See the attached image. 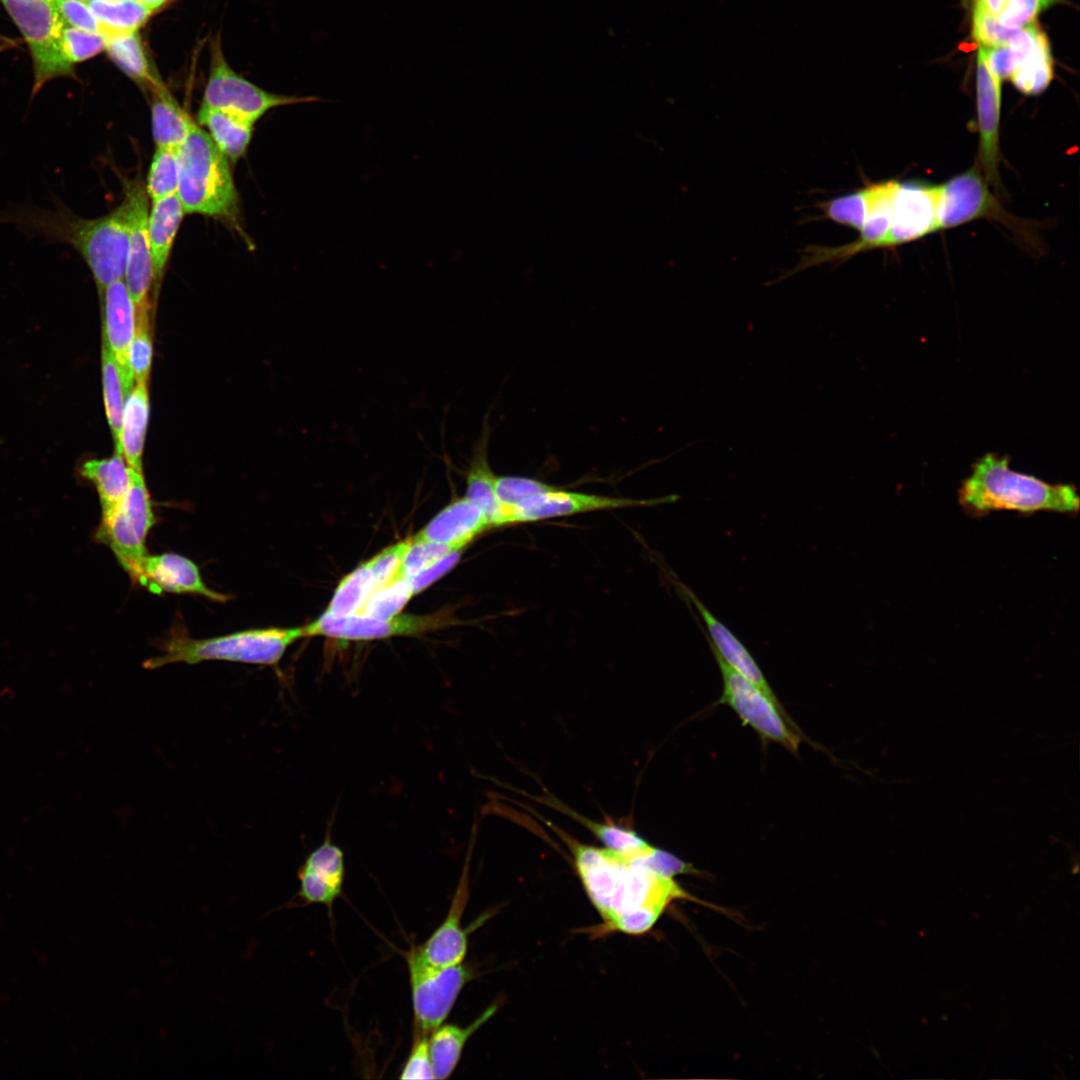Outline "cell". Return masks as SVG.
Returning a JSON list of instances; mask_svg holds the SVG:
<instances>
[{
    "label": "cell",
    "instance_id": "1",
    "mask_svg": "<svg viewBox=\"0 0 1080 1080\" xmlns=\"http://www.w3.org/2000/svg\"><path fill=\"white\" fill-rule=\"evenodd\" d=\"M550 826L569 847L577 874L607 930L643 934L673 900L686 896L673 876L647 863L653 850L632 857L581 843Z\"/></svg>",
    "mask_w": 1080,
    "mask_h": 1080
},
{
    "label": "cell",
    "instance_id": "2",
    "mask_svg": "<svg viewBox=\"0 0 1080 1080\" xmlns=\"http://www.w3.org/2000/svg\"><path fill=\"white\" fill-rule=\"evenodd\" d=\"M0 221L14 225L31 238L67 244L89 267L99 291L123 280L130 244L132 203L125 191L122 203L109 214L83 218L62 202L53 209L20 205L0 212Z\"/></svg>",
    "mask_w": 1080,
    "mask_h": 1080
},
{
    "label": "cell",
    "instance_id": "3",
    "mask_svg": "<svg viewBox=\"0 0 1080 1080\" xmlns=\"http://www.w3.org/2000/svg\"><path fill=\"white\" fill-rule=\"evenodd\" d=\"M959 502L970 513L994 511L1077 513L1079 496L1071 484H1050L1010 468L1009 458L989 453L961 484Z\"/></svg>",
    "mask_w": 1080,
    "mask_h": 1080
},
{
    "label": "cell",
    "instance_id": "4",
    "mask_svg": "<svg viewBox=\"0 0 1080 1080\" xmlns=\"http://www.w3.org/2000/svg\"><path fill=\"white\" fill-rule=\"evenodd\" d=\"M177 195L186 214L237 218L238 195L229 161L197 124L179 148Z\"/></svg>",
    "mask_w": 1080,
    "mask_h": 1080
},
{
    "label": "cell",
    "instance_id": "5",
    "mask_svg": "<svg viewBox=\"0 0 1080 1080\" xmlns=\"http://www.w3.org/2000/svg\"><path fill=\"white\" fill-rule=\"evenodd\" d=\"M302 637L303 627L250 629L206 639L174 633L164 643L162 654L148 659L143 666L156 669L172 663L192 665L209 660L275 666L286 649Z\"/></svg>",
    "mask_w": 1080,
    "mask_h": 1080
},
{
    "label": "cell",
    "instance_id": "6",
    "mask_svg": "<svg viewBox=\"0 0 1080 1080\" xmlns=\"http://www.w3.org/2000/svg\"><path fill=\"white\" fill-rule=\"evenodd\" d=\"M22 32L32 55L34 84L32 95L48 81L73 75L62 50V30L66 25L52 0H1Z\"/></svg>",
    "mask_w": 1080,
    "mask_h": 1080
},
{
    "label": "cell",
    "instance_id": "7",
    "mask_svg": "<svg viewBox=\"0 0 1080 1080\" xmlns=\"http://www.w3.org/2000/svg\"><path fill=\"white\" fill-rule=\"evenodd\" d=\"M723 679L718 704L729 706L743 725L750 726L763 742H775L797 754L802 736L780 702L729 667L714 651Z\"/></svg>",
    "mask_w": 1080,
    "mask_h": 1080
},
{
    "label": "cell",
    "instance_id": "8",
    "mask_svg": "<svg viewBox=\"0 0 1080 1080\" xmlns=\"http://www.w3.org/2000/svg\"><path fill=\"white\" fill-rule=\"evenodd\" d=\"M416 1031L430 1035L444 1023L473 971L463 962L451 966L428 963L412 946L406 953Z\"/></svg>",
    "mask_w": 1080,
    "mask_h": 1080
},
{
    "label": "cell",
    "instance_id": "9",
    "mask_svg": "<svg viewBox=\"0 0 1080 1080\" xmlns=\"http://www.w3.org/2000/svg\"><path fill=\"white\" fill-rule=\"evenodd\" d=\"M154 522L152 502L143 474L132 470L128 493L109 516L101 519L96 538L111 548L134 582L148 555L146 539Z\"/></svg>",
    "mask_w": 1080,
    "mask_h": 1080
},
{
    "label": "cell",
    "instance_id": "10",
    "mask_svg": "<svg viewBox=\"0 0 1080 1080\" xmlns=\"http://www.w3.org/2000/svg\"><path fill=\"white\" fill-rule=\"evenodd\" d=\"M322 100L318 96L275 94L258 87L236 73L226 61L220 42H213L201 106L222 110L255 124L271 109Z\"/></svg>",
    "mask_w": 1080,
    "mask_h": 1080
},
{
    "label": "cell",
    "instance_id": "11",
    "mask_svg": "<svg viewBox=\"0 0 1080 1080\" xmlns=\"http://www.w3.org/2000/svg\"><path fill=\"white\" fill-rule=\"evenodd\" d=\"M938 189L939 231L976 219H989L1027 236L1025 221L1010 215L1002 208L977 163L976 166L938 185Z\"/></svg>",
    "mask_w": 1080,
    "mask_h": 1080
},
{
    "label": "cell",
    "instance_id": "12",
    "mask_svg": "<svg viewBox=\"0 0 1080 1080\" xmlns=\"http://www.w3.org/2000/svg\"><path fill=\"white\" fill-rule=\"evenodd\" d=\"M675 499V495L651 499L613 497L570 491L553 486L511 507V523L512 525L529 523L596 511L652 507Z\"/></svg>",
    "mask_w": 1080,
    "mask_h": 1080
},
{
    "label": "cell",
    "instance_id": "13",
    "mask_svg": "<svg viewBox=\"0 0 1080 1080\" xmlns=\"http://www.w3.org/2000/svg\"><path fill=\"white\" fill-rule=\"evenodd\" d=\"M447 623L446 615H397L381 619L356 613L333 616L323 613L315 621L303 626L305 637L326 636L339 640H375L393 636H412L441 627Z\"/></svg>",
    "mask_w": 1080,
    "mask_h": 1080
},
{
    "label": "cell",
    "instance_id": "14",
    "mask_svg": "<svg viewBox=\"0 0 1080 1080\" xmlns=\"http://www.w3.org/2000/svg\"><path fill=\"white\" fill-rule=\"evenodd\" d=\"M938 185L920 181H899L893 203V218L884 248L916 241L939 231Z\"/></svg>",
    "mask_w": 1080,
    "mask_h": 1080
},
{
    "label": "cell",
    "instance_id": "15",
    "mask_svg": "<svg viewBox=\"0 0 1080 1080\" xmlns=\"http://www.w3.org/2000/svg\"><path fill=\"white\" fill-rule=\"evenodd\" d=\"M297 877L300 885L294 906L322 904L332 911L343 894L345 862L342 849L331 840L330 829L322 844L307 855Z\"/></svg>",
    "mask_w": 1080,
    "mask_h": 1080
},
{
    "label": "cell",
    "instance_id": "16",
    "mask_svg": "<svg viewBox=\"0 0 1080 1080\" xmlns=\"http://www.w3.org/2000/svg\"><path fill=\"white\" fill-rule=\"evenodd\" d=\"M976 104L979 134L977 164L990 186H1000L1001 81L977 54Z\"/></svg>",
    "mask_w": 1080,
    "mask_h": 1080
},
{
    "label": "cell",
    "instance_id": "17",
    "mask_svg": "<svg viewBox=\"0 0 1080 1080\" xmlns=\"http://www.w3.org/2000/svg\"><path fill=\"white\" fill-rule=\"evenodd\" d=\"M126 192L132 203V222L124 283L136 311L150 310L155 274L147 237L148 196L138 182L128 184Z\"/></svg>",
    "mask_w": 1080,
    "mask_h": 1080
},
{
    "label": "cell",
    "instance_id": "18",
    "mask_svg": "<svg viewBox=\"0 0 1080 1080\" xmlns=\"http://www.w3.org/2000/svg\"><path fill=\"white\" fill-rule=\"evenodd\" d=\"M100 293L104 304L103 343L116 360L127 398L135 382L128 355L135 333L136 309L123 280L108 284Z\"/></svg>",
    "mask_w": 1080,
    "mask_h": 1080
},
{
    "label": "cell",
    "instance_id": "19",
    "mask_svg": "<svg viewBox=\"0 0 1080 1080\" xmlns=\"http://www.w3.org/2000/svg\"><path fill=\"white\" fill-rule=\"evenodd\" d=\"M136 583L152 592L195 594L214 601L226 600L225 595L207 587L192 560L176 553L148 554L141 564Z\"/></svg>",
    "mask_w": 1080,
    "mask_h": 1080
},
{
    "label": "cell",
    "instance_id": "20",
    "mask_svg": "<svg viewBox=\"0 0 1080 1080\" xmlns=\"http://www.w3.org/2000/svg\"><path fill=\"white\" fill-rule=\"evenodd\" d=\"M468 883L467 859L446 917L424 943L416 946L421 957L432 965H456L466 956L468 934L461 920L469 898Z\"/></svg>",
    "mask_w": 1080,
    "mask_h": 1080
},
{
    "label": "cell",
    "instance_id": "21",
    "mask_svg": "<svg viewBox=\"0 0 1080 1080\" xmlns=\"http://www.w3.org/2000/svg\"><path fill=\"white\" fill-rule=\"evenodd\" d=\"M488 418L481 430V435L473 446L469 465L465 470V497L475 503L484 513L491 528L511 525L510 509L503 506L495 492L496 475L491 469L488 457L490 438Z\"/></svg>",
    "mask_w": 1080,
    "mask_h": 1080
},
{
    "label": "cell",
    "instance_id": "22",
    "mask_svg": "<svg viewBox=\"0 0 1080 1080\" xmlns=\"http://www.w3.org/2000/svg\"><path fill=\"white\" fill-rule=\"evenodd\" d=\"M679 586L704 620L709 634L708 642L711 650L716 652L729 667L759 687L770 698L779 702L757 662L746 647L729 628L707 609L693 591L683 584H679Z\"/></svg>",
    "mask_w": 1080,
    "mask_h": 1080
},
{
    "label": "cell",
    "instance_id": "23",
    "mask_svg": "<svg viewBox=\"0 0 1080 1080\" xmlns=\"http://www.w3.org/2000/svg\"><path fill=\"white\" fill-rule=\"evenodd\" d=\"M489 528L482 510L463 496L443 508L414 538L466 547Z\"/></svg>",
    "mask_w": 1080,
    "mask_h": 1080
},
{
    "label": "cell",
    "instance_id": "24",
    "mask_svg": "<svg viewBox=\"0 0 1080 1080\" xmlns=\"http://www.w3.org/2000/svg\"><path fill=\"white\" fill-rule=\"evenodd\" d=\"M185 211L178 195L152 201L147 218V237L155 283L161 280Z\"/></svg>",
    "mask_w": 1080,
    "mask_h": 1080
},
{
    "label": "cell",
    "instance_id": "25",
    "mask_svg": "<svg viewBox=\"0 0 1080 1080\" xmlns=\"http://www.w3.org/2000/svg\"><path fill=\"white\" fill-rule=\"evenodd\" d=\"M497 1004L489 1006L472 1023L462 1027L442 1024L429 1036V1050L434 1079H447L454 1072L464 1047L470 1037L497 1011Z\"/></svg>",
    "mask_w": 1080,
    "mask_h": 1080
},
{
    "label": "cell",
    "instance_id": "26",
    "mask_svg": "<svg viewBox=\"0 0 1080 1080\" xmlns=\"http://www.w3.org/2000/svg\"><path fill=\"white\" fill-rule=\"evenodd\" d=\"M105 50L118 68L146 92L164 85L138 32L104 36Z\"/></svg>",
    "mask_w": 1080,
    "mask_h": 1080
},
{
    "label": "cell",
    "instance_id": "27",
    "mask_svg": "<svg viewBox=\"0 0 1080 1080\" xmlns=\"http://www.w3.org/2000/svg\"><path fill=\"white\" fill-rule=\"evenodd\" d=\"M81 474L96 487L102 518L109 516L118 507L132 482V469L123 454L117 452L109 458L85 462L81 467Z\"/></svg>",
    "mask_w": 1080,
    "mask_h": 1080
},
{
    "label": "cell",
    "instance_id": "28",
    "mask_svg": "<svg viewBox=\"0 0 1080 1080\" xmlns=\"http://www.w3.org/2000/svg\"><path fill=\"white\" fill-rule=\"evenodd\" d=\"M156 147L180 148L196 123L164 85L149 92Z\"/></svg>",
    "mask_w": 1080,
    "mask_h": 1080
},
{
    "label": "cell",
    "instance_id": "29",
    "mask_svg": "<svg viewBox=\"0 0 1080 1080\" xmlns=\"http://www.w3.org/2000/svg\"><path fill=\"white\" fill-rule=\"evenodd\" d=\"M198 122L216 147L230 161L236 162L245 155L252 138L254 123L237 115L201 106Z\"/></svg>",
    "mask_w": 1080,
    "mask_h": 1080
},
{
    "label": "cell",
    "instance_id": "30",
    "mask_svg": "<svg viewBox=\"0 0 1080 1080\" xmlns=\"http://www.w3.org/2000/svg\"><path fill=\"white\" fill-rule=\"evenodd\" d=\"M149 418L147 384L136 383L124 404L121 450L129 467L142 474V454Z\"/></svg>",
    "mask_w": 1080,
    "mask_h": 1080
},
{
    "label": "cell",
    "instance_id": "31",
    "mask_svg": "<svg viewBox=\"0 0 1080 1080\" xmlns=\"http://www.w3.org/2000/svg\"><path fill=\"white\" fill-rule=\"evenodd\" d=\"M88 4L101 25L103 36L138 32L155 13L139 0H106Z\"/></svg>",
    "mask_w": 1080,
    "mask_h": 1080
},
{
    "label": "cell",
    "instance_id": "32",
    "mask_svg": "<svg viewBox=\"0 0 1080 1080\" xmlns=\"http://www.w3.org/2000/svg\"><path fill=\"white\" fill-rule=\"evenodd\" d=\"M376 589L374 575L365 562L340 581L325 613L333 616L360 613Z\"/></svg>",
    "mask_w": 1080,
    "mask_h": 1080
},
{
    "label": "cell",
    "instance_id": "33",
    "mask_svg": "<svg viewBox=\"0 0 1080 1080\" xmlns=\"http://www.w3.org/2000/svg\"><path fill=\"white\" fill-rule=\"evenodd\" d=\"M1043 33L1037 24L1011 29L1003 26L997 17L975 4L973 9L972 35L979 46H1023L1033 44Z\"/></svg>",
    "mask_w": 1080,
    "mask_h": 1080
},
{
    "label": "cell",
    "instance_id": "34",
    "mask_svg": "<svg viewBox=\"0 0 1080 1080\" xmlns=\"http://www.w3.org/2000/svg\"><path fill=\"white\" fill-rule=\"evenodd\" d=\"M563 808L565 813L587 827L602 842L604 847L610 850L632 857H639L654 848L633 829L609 820L605 822L590 820L570 808Z\"/></svg>",
    "mask_w": 1080,
    "mask_h": 1080
},
{
    "label": "cell",
    "instance_id": "35",
    "mask_svg": "<svg viewBox=\"0 0 1080 1080\" xmlns=\"http://www.w3.org/2000/svg\"><path fill=\"white\" fill-rule=\"evenodd\" d=\"M102 380L105 412L115 442V452L121 453V430L126 395L116 360L103 343Z\"/></svg>",
    "mask_w": 1080,
    "mask_h": 1080
},
{
    "label": "cell",
    "instance_id": "36",
    "mask_svg": "<svg viewBox=\"0 0 1080 1080\" xmlns=\"http://www.w3.org/2000/svg\"><path fill=\"white\" fill-rule=\"evenodd\" d=\"M872 200V183L817 204L821 218L860 231Z\"/></svg>",
    "mask_w": 1080,
    "mask_h": 1080
},
{
    "label": "cell",
    "instance_id": "37",
    "mask_svg": "<svg viewBox=\"0 0 1080 1080\" xmlns=\"http://www.w3.org/2000/svg\"><path fill=\"white\" fill-rule=\"evenodd\" d=\"M178 183L179 148L157 147L147 174V196L155 201L176 195Z\"/></svg>",
    "mask_w": 1080,
    "mask_h": 1080
},
{
    "label": "cell",
    "instance_id": "38",
    "mask_svg": "<svg viewBox=\"0 0 1080 1080\" xmlns=\"http://www.w3.org/2000/svg\"><path fill=\"white\" fill-rule=\"evenodd\" d=\"M1054 76L1049 43L1037 47L1025 62L1009 78L1025 95H1038L1050 84Z\"/></svg>",
    "mask_w": 1080,
    "mask_h": 1080
},
{
    "label": "cell",
    "instance_id": "39",
    "mask_svg": "<svg viewBox=\"0 0 1080 1080\" xmlns=\"http://www.w3.org/2000/svg\"><path fill=\"white\" fill-rule=\"evenodd\" d=\"M413 595L410 580L397 576L375 590L360 613L381 619L393 618L401 612Z\"/></svg>",
    "mask_w": 1080,
    "mask_h": 1080
},
{
    "label": "cell",
    "instance_id": "40",
    "mask_svg": "<svg viewBox=\"0 0 1080 1080\" xmlns=\"http://www.w3.org/2000/svg\"><path fill=\"white\" fill-rule=\"evenodd\" d=\"M1048 42L1045 33L1039 39L1025 46H979L978 53L982 56L989 71L1000 81L1009 79L1011 75L1025 62L1030 54L1043 43Z\"/></svg>",
    "mask_w": 1080,
    "mask_h": 1080
},
{
    "label": "cell",
    "instance_id": "41",
    "mask_svg": "<svg viewBox=\"0 0 1080 1080\" xmlns=\"http://www.w3.org/2000/svg\"><path fill=\"white\" fill-rule=\"evenodd\" d=\"M149 312L136 311L135 333L128 355L135 382L143 384H148L153 355Z\"/></svg>",
    "mask_w": 1080,
    "mask_h": 1080
},
{
    "label": "cell",
    "instance_id": "42",
    "mask_svg": "<svg viewBox=\"0 0 1080 1080\" xmlns=\"http://www.w3.org/2000/svg\"><path fill=\"white\" fill-rule=\"evenodd\" d=\"M465 547L411 538L397 576L412 578L437 560Z\"/></svg>",
    "mask_w": 1080,
    "mask_h": 1080
},
{
    "label": "cell",
    "instance_id": "43",
    "mask_svg": "<svg viewBox=\"0 0 1080 1080\" xmlns=\"http://www.w3.org/2000/svg\"><path fill=\"white\" fill-rule=\"evenodd\" d=\"M61 44L63 53L71 65L94 57L105 50V38L102 34L68 25H65L62 30Z\"/></svg>",
    "mask_w": 1080,
    "mask_h": 1080
},
{
    "label": "cell",
    "instance_id": "44",
    "mask_svg": "<svg viewBox=\"0 0 1080 1080\" xmlns=\"http://www.w3.org/2000/svg\"><path fill=\"white\" fill-rule=\"evenodd\" d=\"M554 485L523 476H497L495 492L499 502L511 508L523 500L551 489Z\"/></svg>",
    "mask_w": 1080,
    "mask_h": 1080
},
{
    "label": "cell",
    "instance_id": "45",
    "mask_svg": "<svg viewBox=\"0 0 1080 1080\" xmlns=\"http://www.w3.org/2000/svg\"><path fill=\"white\" fill-rule=\"evenodd\" d=\"M410 540L411 538L391 545L366 562L374 575L377 589L397 577Z\"/></svg>",
    "mask_w": 1080,
    "mask_h": 1080
},
{
    "label": "cell",
    "instance_id": "46",
    "mask_svg": "<svg viewBox=\"0 0 1080 1080\" xmlns=\"http://www.w3.org/2000/svg\"><path fill=\"white\" fill-rule=\"evenodd\" d=\"M429 1036L414 1030L413 1044L401 1070V1079H434Z\"/></svg>",
    "mask_w": 1080,
    "mask_h": 1080
},
{
    "label": "cell",
    "instance_id": "47",
    "mask_svg": "<svg viewBox=\"0 0 1080 1080\" xmlns=\"http://www.w3.org/2000/svg\"><path fill=\"white\" fill-rule=\"evenodd\" d=\"M1041 10L1040 0H1008L997 20L1007 28H1027L1037 24L1036 19Z\"/></svg>",
    "mask_w": 1080,
    "mask_h": 1080
},
{
    "label": "cell",
    "instance_id": "48",
    "mask_svg": "<svg viewBox=\"0 0 1080 1080\" xmlns=\"http://www.w3.org/2000/svg\"><path fill=\"white\" fill-rule=\"evenodd\" d=\"M52 2L66 25L101 34V25L85 1L52 0Z\"/></svg>",
    "mask_w": 1080,
    "mask_h": 1080
},
{
    "label": "cell",
    "instance_id": "49",
    "mask_svg": "<svg viewBox=\"0 0 1080 1080\" xmlns=\"http://www.w3.org/2000/svg\"><path fill=\"white\" fill-rule=\"evenodd\" d=\"M463 550H455L437 560L414 577L410 583L415 594L422 592L432 583L447 574L459 561Z\"/></svg>",
    "mask_w": 1080,
    "mask_h": 1080
},
{
    "label": "cell",
    "instance_id": "50",
    "mask_svg": "<svg viewBox=\"0 0 1080 1080\" xmlns=\"http://www.w3.org/2000/svg\"><path fill=\"white\" fill-rule=\"evenodd\" d=\"M1008 0H976L975 4L986 12L998 16Z\"/></svg>",
    "mask_w": 1080,
    "mask_h": 1080
},
{
    "label": "cell",
    "instance_id": "51",
    "mask_svg": "<svg viewBox=\"0 0 1080 1080\" xmlns=\"http://www.w3.org/2000/svg\"><path fill=\"white\" fill-rule=\"evenodd\" d=\"M155 12L167 4L170 0H139Z\"/></svg>",
    "mask_w": 1080,
    "mask_h": 1080
},
{
    "label": "cell",
    "instance_id": "52",
    "mask_svg": "<svg viewBox=\"0 0 1080 1080\" xmlns=\"http://www.w3.org/2000/svg\"><path fill=\"white\" fill-rule=\"evenodd\" d=\"M1040 1H1041L1042 9H1046V8L1052 6V5L1065 3V0H1040Z\"/></svg>",
    "mask_w": 1080,
    "mask_h": 1080
},
{
    "label": "cell",
    "instance_id": "53",
    "mask_svg": "<svg viewBox=\"0 0 1080 1080\" xmlns=\"http://www.w3.org/2000/svg\"><path fill=\"white\" fill-rule=\"evenodd\" d=\"M83 1H85L86 3H90V2H94V1H106V0H83Z\"/></svg>",
    "mask_w": 1080,
    "mask_h": 1080
}]
</instances>
